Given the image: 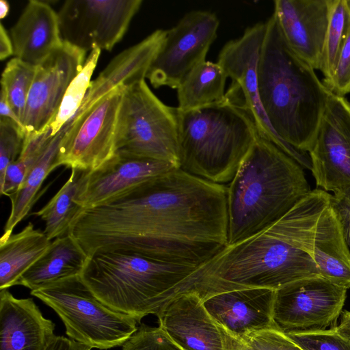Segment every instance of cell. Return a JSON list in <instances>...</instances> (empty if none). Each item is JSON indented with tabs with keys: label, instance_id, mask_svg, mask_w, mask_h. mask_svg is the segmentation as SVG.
Wrapping results in <instances>:
<instances>
[{
	"label": "cell",
	"instance_id": "6da1fadb",
	"mask_svg": "<svg viewBox=\"0 0 350 350\" xmlns=\"http://www.w3.org/2000/svg\"><path fill=\"white\" fill-rule=\"evenodd\" d=\"M226 189L175 168L122 198L82 208L69 234L88 256L125 250L198 267L228 245Z\"/></svg>",
	"mask_w": 350,
	"mask_h": 350
},
{
	"label": "cell",
	"instance_id": "7a4b0ae2",
	"mask_svg": "<svg viewBox=\"0 0 350 350\" xmlns=\"http://www.w3.org/2000/svg\"><path fill=\"white\" fill-rule=\"evenodd\" d=\"M332 197L311 190L273 225L198 267L183 282L180 293L194 292L203 299L232 290H277L321 276L310 251L316 224Z\"/></svg>",
	"mask_w": 350,
	"mask_h": 350
},
{
	"label": "cell",
	"instance_id": "3957f363",
	"mask_svg": "<svg viewBox=\"0 0 350 350\" xmlns=\"http://www.w3.org/2000/svg\"><path fill=\"white\" fill-rule=\"evenodd\" d=\"M258 66V92L277 135L295 149L309 152L332 92L314 69L284 41L271 16Z\"/></svg>",
	"mask_w": 350,
	"mask_h": 350
},
{
	"label": "cell",
	"instance_id": "277c9868",
	"mask_svg": "<svg viewBox=\"0 0 350 350\" xmlns=\"http://www.w3.org/2000/svg\"><path fill=\"white\" fill-rule=\"evenodd\" d=\"M226 187L227 246L267 229L311 191L304 167L258 133Z\"/></svg>",
	"mask_w": 350,
	"mask_h": 350
},
{
	"label": "cell",
	"instance_id": "5b68a950",
	"mask_svg": "<svg viewBox=\"0 0 350 350\" xmlns=\"http://www.w3.org/2000/svg\"><path fill=\"white\" fill-rule=\"evenodd\" d=\"M197 268L131 250H101L88 256L80 276L103 303L141 324L144 317L157 316Z\"/></svg>",
	"mask_w": 350,
	"mask_h": 350
},
{
	"label": "cell",
	"instance_id": "8992f818",
	"mask_svg": "<svg viewBox=\"0 0 350 350\" xmlns=\"http://www.w3.org/2000/svg\"><path fill=\"white\" fill-rule=\"evenodd\" d=\"M257 135L247 113L225 98L202 108L179 111V168L215 183L228 184Z\"/></svg>",
	"mask_w": 350,
	"mask_h": 350
},
{
	"label": "cell",
	"instance_id": "52a82bcc",
	"mask_svg": "<svg viewBox=\"0 0 350 350\" xmlns=\"http://www.w3.org/2000/svg\"><path fill=\"white\" fill-rule=\"evenodd\" d=\"M59 317L68 336L90 348L108 349L123 345L137 330L133 317L103 303L80 275L31 291Z\"/></svg>",
	"mask_w": 350,
	"mask_h": 350
},
{
	"label": "cell",
	"instance_id": "ba28073f",
	"mask_svg": "<svg viewBox=\"0 0 350 350\" xmlns=\"http://www.w3.org/2000/svg\"><path fill=\"white\" fill-rule=\"evenodd\" d=\"M116 147V153L165 161L179 168V111L164 104L145 79L124 90Z\"/></svg>",
	"mask_w": 350,
	"mask_h": 350
},
{
	"label": "cell",
	"instance_id": "9c48e42d",
	"mask_svg": "<svg viewBox=\"0 0 350 350\" xmlns=\"http://www.w3.org/2000/svg\"><path fill=\"white\" fill-rule=\"evenodd\" d=\"M266 29L267 22H258L246 28L239 38L226 42L221 49L217 62L231 79L225 99L247 113L261 137L273 143L304 168L310 170L309 154L295 149L277 135L261 103L258 66Z\"/></svg>",
	"mask_w": 350,
	"mask_h": 350
},
{
	"label": "cell",
	"instance_id": "30bf717a",
	"mask_svg": "<svg viewBox=\"0 0 350 350\" xmlns=\"http://www.w3.org/2000/svg\"><path fill=\"white\" fill-rule=\"evenodd\" d=\"M219 25L215 13L192 10L166 30L163 44L146 75L151 85L156 88L167 86L177 89L194 68L206 61Z\"/></svg>",
	"mask_w": 350,
	"mask_h": 350
},
{
	"label": "cell",
	"instance_id": "8fae6325",
	"mask_svg": "<svg viewBox=\"0 0 350 350\" xmlns=\"http://www.w3.org/2000/svg\"><path fill=\"white\" fill-rule=\"evenodd\" d=\"M124 88L112 90L62 128L66 133L59 145V166L94 171L116 154V126Z\"/></svg>",
	"mask_w": 350,
	"mask_h": 350
},
{
	"label": "cell",
	"instance_id": "7c38bea8",
	"mask_svg": "<svg viewBox=\"0 0 350 350\" xmlns=\"http://www.w3.org/2000/svg\"><path fill=\"white\" fill-rule=\"evenodd\" d=\"M142 0H68L57 12L61 36L85 51H111L123 38Z\"/></svg>",
	"mask_w": 350,
	"mask_h": 350
},
{
	"label": "cell",
	"instance_id": "4fadbf2b",
	"mask_svg": "<svg viewBox=\"0 0 350 350\" xmlns=\"http://www.w3.org/2000/svg\"><path fill=\"white\" fill-rule=\"evenodd\" d=\"M347 289L322 276L286 284L275 293L273 319L284 332H306L336 327Z\"/></svg>",
	"mask_w": 350,
	"mask_h": 350
},
{
	"label": "cell",
	"instance_id": "5bb4252c",
	"mask_svg": "<svg viewBox=\"0 0 350 350\" xmlns=\"http://www.w3.org/2000/svg\"><path fill=\"white\" fill-rule=\"evenodd\" d=\"M317 187L334 195L350 189V102L329 95L308 152Z\"/></svg>",
	"mask_w": 350,
	"mask_h": 350
},
{
	"label": "cell",
	"instance_id": "9a60e30c",
	"mask_svg": "<svg viewBox=\"0 0 350 350\" xmlns=\"http://www.w3.org/2000/svg\"><path fill=\"white\" fill-rule=\"evenodd\" d=\"M86 51L66 42L37 66L22 120L25 135L45 131L70 83L83 68Z\"/></svg>",
	"mask_w": 350,
	"mask_h": 350
},
{
	"label": "cell",
	"instance_id": "2e32d148",
	"mask_svg": "<svg viewBox=\"0 0 350 350\" xmlns=\"http://www.w3.org/2000/svg\"><path fill=\"white\" fill-rule=\"evenodd\" d=\"M157 317L181 350H241L244 345L212 317L194 292L176 295Z\"/></svg>",
	"mask_w": 350,
	"mask_h": 350
},
{
	"label": "cell",
	"instance_id": "e0dca14e",
	"mask_svg": "<svg viewBox=\"0 0 350 350\" xmlns=\"http://www.w3.org/2000/svg\"><path fill=\"white\" fill-rule=\"evenodd\" d=\"M175 168L167 162L116 153L98 169L88 172L76 202L89 208L118 200Z\"/></svg>",
	"mask_w": 350,
	"mask_h": 350
},
{
	"label": "cell",
	"instance_id": "ac0fdd59",
	"mask_svg": "<svg viewBox=\"0 0 350 350\" xmlns=\"http://www.w3.org/2000/svg\"><path fill=\"white\" fill-rule=\"evenodd\" d=\"M332 0H275L273 16L289 48L314 70L321 67Z\"/></svg>",
	"mask_w": 350,
	"mask_h": 350
},
{
	"label": "cell",
	"instance_id": "d6986e66",
	"mask_svg": "<svg viewBox=\"0 0 350 350\" xmlns=\"http://www.w3.org/2000/svg\"><path fill=\"white\" fill-rule=\"evenodd\" d=\"M275 290L250 288L224 291L202 299L212 317L243 344L256 334L279 328L273 319Z\"/></svg>",
	"mask_w": 350,
	"mask_h": 350
},
{
	"label": "cell",
	"instance_id": "ffe728a7",
	"mask_svg": "<svg viewBox=\"0 0 350 350\" xmlns=\"http://www.w3.org/2000/svg\"><path fill=\"white\" fill-rule=\"evenodd\" d=\"M165 33L166 30L157 29L113 58L98 76L91 81L80 108L70 122L83 116L96 103L116 88H126L145 79Z\"/></svg>",
	"mask_w": 350,
	"mask_h": 350
},
{
	"label": "cell",
	"instance_id": "44dd1931",
	"mask_svg": "<svg viewBox=\"0 0 350 350\" xmlns=\"http://www.w3.org/2000/svg\"><path fill=\"white\" fill-rule=\"evenodd\" d=\"M55 327L31 298L0 290V350H45L55 336Z\"/></svg>",
	"mask_w": 350,
	"mask_h": 350
},
{
	"label": "cell",
	"instance_id": "7402d4cb",
	"mask_svg": "<svg viewBox=\"0 0 350 350\" xmlns=\"http://www.w3.org/2000/svg\"><path fill=\"white\" fill-rule=\"evenodd\" d=\"M15 57L37 66L64 41L58 15L46 2L31 0L10 30Z\"/></svg>",
	"mask_w": 350,
	"mask_h": 350
},
{
	"label": "cell",
	"instance_id": "603a6c76",
	"mask_svg": "<svg viewBox=\"0 0 350 350\" xmlns=\"http://www.w3.org/2000/svg\"><path fill=\"white\" fill-rule=\"evenodd\" d=\"M310 255L323 278L350 288V252L332 200L316 224Z\"/></svg>",
	"mask_w": 350,
	"mask_h": 350
},
{
	"label": "cell",
	"instance_id": "cb8c5ba5",
	"mask_svg": "<svg viewBox=\"0 0 350 350\" xmlns=\"http://www.w3.org/2000/svg\"><path fill=\"white\" fill-rule=\"evenodd\" d=\"M88 256L69 234L52 241L48 251L19 279L17 285L31 291L80 275Z\"/></svg>",
	"mask_w": 350,
	"mask_h": 350
},
{
	"label": "cell",
	"instance_id": "d4e9b609",
	"mask_svg": "<svg viewBox=\"0 0 350 350\" xmlns=\"http://www.w3.org/2000/svg\"><path fill=\"white\" fill-rule=\"evenodd\" d=\"M52 241L29 223L21 232L0 239V290L17 285L21 275L49 249Z\"/></svg>",
	"mask_w": 350,
	"mask_h": 350
},
{
	"label": "cell",
	"instance_id": "484cf974",
	"mask_svg": "<svg viewBox=\"0 0 350 350\" xmlns=\"http://www.w3.org/2000/svg\"><path fill=\"white\" fill-rule=\"evenodd\" d=\"M65 133L66 130L62 129L53 137L44 154L28 172L17 191L10 197V213L1 237L6 238L13 234L14 228L27 217L38 198V192L44 180L59 167V145Z\"/></svg>",
	"mask_w": 350,
	"mask_h": 350
},
{
	"label": "cell",
	"instance_id": "4316f807",
	"mask_svg": "<svg viewBox=\"0 0 350 350\" xmlns=\"http://www.w3.org/2000/svg\"><path fill=\"white\" fill-rule=\"evenodd\" d=\"M227 78L226 72L217 62H202L189 73L176 89L178 109L187 111L224 100Z\"/></svg>",
	"mask_w": 350,
	"mask_h": 350
},
{
	"label": "cell",
	"instance_id": "83f0119b",
	"mask_svg": "<svg viewBox=\"0 0 350 350\" xmlns=\"http://www.w3.org/2000/svg\"><path fill=\"white\" fill-rule=\"evenodd\" d=\"M88 172L72 169L61 189L44 206L33 213L45 222L44 232L50 240L68 234L72 220L83 208L76 200Z\"/></svg>",
	"mask_w": 350,
	"mask_h": 350
},
{
	"label": "cell",
	"instance_id": "f1b7e54d",
	"mask_svg": "<svg viewBox=\"0 0 350 350\" xmlns=\"http://www.w3.org/2000/svg\"><path fill=\"white\" fill-rule=\"evenodd\" d=\"M53 137L50 126L40 133L25 135L20 154L8 167L4 182L0 187L1 195L10 198L17 191L28 172L44 154Z\"/></svg>",
	"mask_w": 350,
	"mask_h": 350
},
{
	"label": "cell",
	"instance_id": "f546056e",
	"mask_svg": "<svg viewBox=\"0 0 350 350\" xmlns=\"http://www.w3.org/2000/svg\"><path fill=\"white\" fill-rule=\"evenodd\" d=\"M349 23L345 0H332L320 71L328 88L334 75Z\"/></svg>",
	"mask_w": 350,
	"mask_h": 350
},
{
	"label": "cell",
	"instance_id": "4dcf8cb0",
	"mask_svg": "<svg viewBox=\"0 0 350 350\" xmlns=\"http://www.w3.org/2000/svg\"><path fill=\"white\" fill-rule=\"evenodd\" d=\"M100 51L94 48L90 51L83 68L67 88L59 110L49 126L53 136L71 121L80 108L91 83Z\"/></svg>",
	"mask_w": 350,
	"mask_h": 350
},
{
	"label": "cell",
	"instance_id": "1f68e13d",
	"mask_svg": "<svg viewBox=\"0 0 350 350\" xmlns=\"http://www.w3.org/2000/svg\"><path fill=\"white\" fill-rule=\"evenodd\" d=\"M36 67L14 57L7 63L2 72L1 88L5 91L11 107L21 122Z\"/></svg>",
	"mask_w": 350,
	"mask_h": 350
},
{
	"label": "cell",
	"instance_id": "d6a6232c",
	"mask_svg": "<svg viewBox=\"0 0 350 350\" xmlns=\"http://www.w3.org/2000/svg\"><path fill=\"white\" fill-rule=\"evenodd\" d=\"M25 137V131L13 120L0 118V187L6 171L20 154Z\"/></svg>",
	"mask_w": 350,
	"mask_h": 350
},
{
	"label": "cell",
	"instance_id": "836d02e7",
	"mask_svg": "<svg viewBox=\"0 0 350 350\" xmlns=\"http://www.w3.org/2000/svg\"><path fill=\"white\" fill-rule=\"evenodd\" d=\"M304 350H350V340L336 327L319 331L286 333Z\"/></svg>",
	"mask_w": 350,
	"mask_h": 350
},
{
	"label": "cell",
	"instance_id": "e575fe53",
	"mask_svg": "<svg viewBox=\"0 0 350 350\" xmlns=\"http://www.w3.org/2000/svg\"><path fill=\"white\" fill-rule=\"evenodd\" d=\"M122 350H181L160 327L139 324L123 344Z\"/></svg>",
	"mask_w": 350,
	"mask_h": 350
},
{
	"label": "cell",
	"instance_id": "d590c367",
	"mask_svg": "<svg viewBox=\"0 0 350 350\" xmlns=\"http://www.w3.org/2000/svg\"><path fill=\"white\" fill-rule=\"evenodd\" d=\"M328 89L340 96L350 94V17L345 40Z\"/></svg>",
	"mask_w": 350,
	"mask_h": 350
},
{
	"label": "cell",
	"instance_id": "8d00e7d4",
	"mask_svg": "<svg viewBox=\"0 0 350 350\" xmlns=\"http://www.w3.org/2000/svg\"><path fill=\"white\" fill-rule=\"evenodd\" d=\"M248 344L258 350H304L280 328H272L256 334Z\"/></svg>",
	"mask_w": 350,
	"mask_h": 350
},
{
	"label": "cell",
	"instance_id": "74e56055",
	"mask_svg": "<svg viewBox=\"0 0 350 350\" xmlns=\"http://www.w3.org/2000/svg\"><path fill=\"white\" fill-rule=\"evenodd\" d=\"M332 204L340 223L344 239L350 252V189L332 196Z\"/></svg>",
	"mask_w": 350,
	"mask_h": 350
},
{
	"label": "cell",
	"instance_id": "f35d334b",
	"mask_svg": "<svg viewBox=\"0 0 350 350\" xmlns=\"http://www.w3.org/2000/svg\"><path fill=\"white\" fill-rule=\"evenodd\" d=\"M88 346L64 336H55L45 350H91Z\"/></svg>",
	"mask_w": 350,
	"mask_h": 350
},
{
	"label": "cell",
	"instance_id": "ab89813d",
	"mask_svg": "<svg viewBox=\"0 0 350 350\" xmlns=\"http://www.w3.org/2000/svg\"><path fill=\"white\" fill-rule=\"evenodd\" d=\"M0 118H8L20 126L25 132V128L17 115L11 107L5 91L1 88L0 94Z\"/></svg>",
	"mask_w": 350,
	"mask_h": 350
},
{
	"label": "cell",
	"instance_id": "60d3db41",
	"mask_svg": "<svg viewBox=\"0 0 350 350\" xmlns=\"http://www.w3.org/2000/svg\"><path fill=\"white\" fill-rule=\"evenodd\" d=\"M14 55L13 44L10 34L1 23L0 25V59L3 60Z\"/></svg>",
	"mask_w": 350,
	"mask_h": 350
},
{
	"label": "cell",
	"instance_id": "b9f144b4",
	"mask_svg": "<svg viewBox=\"0 0 350 350\" xmlns=\"http://www.w3.org/2000/svg\"><path fill=\"white\" fill-rule=\"evenodd\" d=\"M336 329L340 335L350 340V311L342 312L340 323L336 326Z\"/></svg>",
	"mask_w": 350,
	"mask_h": 350
},
{
	"label": "cell",
	"instance_id": "7bdbcfd3",
	"mask_svg": "<svg viewBox=\"0 0 350 350\" xmlns=\"http://www.w3.org/2000/svg\"><path fill=\"white\" fill-rule=\"evenodd\" d=\"M10 5L5 0L0 1V18H4L9 12Z\"/></svg>",
	"mask_w": 350,
	"mask_h": 350
},
{
	"label": "cell",
	"instance_id": "ee69618b",
	"mask_svg": "<svg viewBox=\"0 0 350 350\" xmlns=\"http://www.w3.org/2000/svg\"><path fill=\"white\" fill-rule=\"evenodd\" d=\"M241 350H258V349H256L255 347H252L250 344L247 343V344H244L243 345Z\"/></svg>",
	"mask_w": 350,
	"mask_h": 350
},
{
	"label": "cell",
	"instance_id": "f6af8a7d",
	"mask_svg": "<svg viewBox=\"0 0 350 350\" xmlns=\"http://www.w3.org/2000/svg\"><path fill=\"white\" fill-rule=\"evenodd\" d=\"M346 7L350 17V0H345Z\"/></svg>",
	"mask_w": 350,
	"mask_h": 350
}]
</instances>
